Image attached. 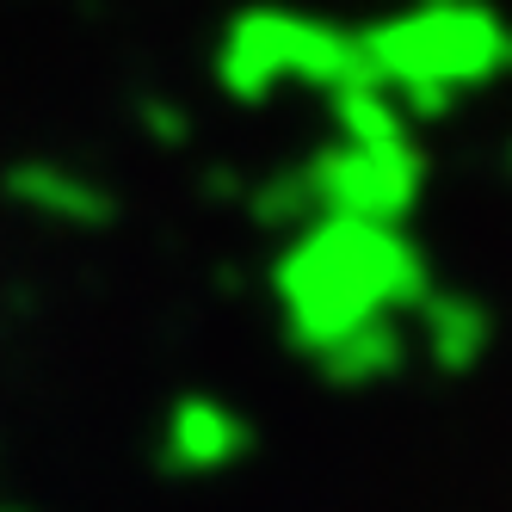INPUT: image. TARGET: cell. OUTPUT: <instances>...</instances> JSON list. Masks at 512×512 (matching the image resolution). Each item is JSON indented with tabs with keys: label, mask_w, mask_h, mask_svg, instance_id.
<instances>
[{
	"label": "cell",
	"mask_w": 512,
	"mask_h": 512,
	"mask_svg": "<svg viewBox=\"0 0 512 512\" xmlns=\"http://www.w3.org/2000/svg\"><path fill=\"white\" fill-rule=\"evenodd\" d=\"M432 290V260L408 223L364 216H309L272 260V303L303 352L334 358L340 346L401 327Z\"/></svg>",
	"instance_id": "obj_1"
},
{
	"label": "cell",
	"mask_w": 512,
	"mask_h": 512,
	"mask_svg": "<svg viewBox=\"0 0 512 512\" xmlns=\"http://www.w3.org/2000/svg\"><path fill=\"white\" fill-rule=\"evenodd\" d=\"M358 56L414 124H438L512 81V13L500 0H395L358 25Z\"/></svg>",
	"instance_id": "obj_2"
},
{
	"label": "cell",
	"mask_w": 512,
	"mask_h": 512,
	"mask_svg": "<svg viewBox=\"0 0 512 512\" xmlns=\"http://www.w3.org/2000/svg\"><path fill=\"white\" fill-rule=\"evenodd\" d=\"M432 186L420 136L352 142L327 136L290 167H272L247 186V216L272 235L303 229L309 216H364V223H414Z\"/></svg>",
	"instance_id": "obj_3"
},
{
	"label": "cell",
	"mask_w": 512,
	"mask_h": 512,
	"mask_svg": "<svg viewBox=\"0 0 512 512\" xmlns=\"http://www.w3.org/2000/svg\"><path fill=\"white\" fill-rule=\"evenodd\" d=\"M358 75V25L297 7V0H247L216 25L210 44V81L241 112H266L284 93L327 99Z\"/></svg>",
	"instance_id": "obj_4"
},
{
	"label": "cell",
	"mask_w": 512,
	"mask_h": 512,
	"mask_svg": "<svg viewBox=\"0 0 512 512\" xmlns=\"http://www.w3.org/2000/svg\"><path fill=\"white\" fill-rule=\"evenodd\" d=\"M0 198H7L19 216L62 235H105L118 229L124 198L105 186L93 167H75L62 155H19L0 167Z\"/></svg>",
	"instance_id": "obj_5"
},
{
	"label": "cell",
	"mask_w": 512,
	"mask_h": 512,
	"mask_svg": "<svg viewBox=\"0 0 512 512\" xmlns=\"http://www.w3.org/2000/svg\"><path fill=\"white\" fill-rule=\"evenodd\" d=\"M420 315V334H426V352L445 364V371H463V364L482 358L494 321L482 309V297H469V290H426V303L414 309Z\"/></svg>",
	"instance_id": "obj_6"
},
{
	"label": "cell",
	"mask_w": 512,
	"mask_h": 512,
	"mask_svg": "<svg viewBox=\"0 0 512 512\" xmlns=\"http://www.w3.org/2000/svg\"><path fill=\"white\" fill-rule=\"evenodd\" d=\"M136 124L149 130L155 149H179V142L192 136V112H186V105H173V99H161V93H142L136 99Z\"/></svg>",
	"instance_id": "obj_7"
},
{
	"label": "cell",
	"mask_w": 512,
	"mask_h": 512,
	"mask_svg": "<svg viewBox=\"0 0 512 512\" xmlns=\"http://www.w3.org/2000/svg\"><path fill=\"white\" fill-rule=\"evenodd\" d=\"M506 173H512V142H506Z\"/></svg>",
	"instance_id": "obj_8"
}]
</instances>
